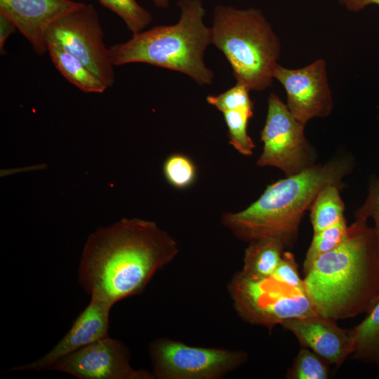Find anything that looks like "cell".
<instances>
[{
    "mask_svg": "<svg viewBox=\"0 0 379 379\" xmlns=\"http://www.w3.org/2000/svg\"><path fill=\"white\" fill-rule=\"evenodd\" d=\"M178 252L177 241L156 222L124 218L89 236L79 266V282L91 297L114 305L142 293Z\"/></svg>",
    "mask_w": 379,
    "mask_h": 379,
    "instance_id": "1",
    "label": "cell"
},
{
    "mask_svg": "<svg viewBox=\"0 0 379 379\" xmlns=\"http://www.w3.org/2000/svg\"><path fill=\"white\" fill-rule=\"evenodd\" d=\"M342 244L318 257L305 273L316 312L338 321L368 314L379 299V243L368 218L354 214Z\"/></svg>",
    "mask_w": 379,
    "mask_h": 379,
    "instance_id": "2",
    "label": "cell"
},
{
    "mask_svg": "<svg viewBox=\"0 0 379 379\" xmlns=\"http://www.w3.org/2000/svg\"><path fill=\"white\" fill-rule=\"evenodd\" d=\"M352 156L340 155L267 185L245 209L226 212L222 225L238 239L274 237L291 246L297 239L302 218L319 191L334 184L343 187V178L353 169Z\"/></svg>",
    "mask_w": 379,
    "mask_h": 379,
    "instance_id": "3",
    "label": "cell"
},
{
    "mask_svg": "<svg viewBox=\"0 0 379 379\" xmlns=\"http://www.w3.org/2000/svg\"><path fill=\"white\" fill-rule=\"evenodd\" d=\"M177 6L180 16L175 24L153 27L110 46L113 65L146 63L182 73L201 86L212 84L214 73L204 62L211 29L204 22L202 1L179 0Z\"/></svg>",
    "mask_w": 379,
    "mask_h": 379,
    "instance_id": "4",
    "label": "cell"
},
{
    "mask_svg": "<svg viewBox=\"0 0 379 379\" xmlns=\"http://www.w3.org/2000/svg\"><path fill=\"white\" fill-rule=\"evenodd\" d=\"M210 29L211 44L224 54L237 82L255 91L272 86L281 43L260 9L218 5Z\"/></svg>",
    "mask_w": 379,
    "mask_h": 379,
    "instance_id": "5",
    "label": "cell"
},
{
    "mask_svg": "<svg viewBox=\"0 0 379 379\" xmlns=\"http://www.w3.org/2000/svg\"><path fill=\"white\" fill-rule=\"evenodd\" d=\"M229 289L238 314L255 325L272 328L288 319L316 313L305 291L272 277L255 278L241 271Z\"/></svg>",
    "mask_w": 379,
    "mask_h": 379,
    "instance_id": "6",
    "label": "cell"
},
{
    "mask_svg": "<svg viewBox=\"0 0 379 379\" xmlns=\"http://www.w3.org/2000/svg\"><path fill=\"white\" fill-rule=\"evenodd\" d=\"M304 128L279 97L271 93L260 133L262 152L257 166L275 167L291 176L315 165L317 153L307 140Z\"/></svg>",
    "mask_w": 379,
    "mask_h": 379,
    "instance_id": "7",
    "label": "cell"
},
{
    "mask_svg": "<svg viewBox=\"0 0 379 379\" xmlns=\"http://www.w3.org/2000/svg\"><path fill=\"white\" fill-rule=\"evenodd\" d=\"M46 43H52L79 59L107 86L115 82L109 49L98 13L91 4H85L54 22L46 32Z\"/></svg>",
    "mask_w": 379,
    "mask_h": 379,
    "instance_id": "8",
    "label": "cell"
},
{
    "mask_svg": "<svg viewBox=\"0 0 379 379\" xmlns=\"http://www.w3.org/2000/svg\"><path fill=\"white\" fill-rule=\"evenodd\" d=\"M154 378L213 379L234 370L247 360V354L218 348L193 347L169 339L149 345Z\"/></svg>",
    "mask_w": 379,
    "mask_h": 379,
    "instance_id": "9",
    "label": "cell"
},
{
    "mask_svg": "<svg viewBox=\"0 0 379 379\" xmlns=\"http://www.w3.org/2000/svg\"><path fill=\"white\" fill-rule=\"evenodd\" d=\"M130 352L109 335L60 358L46 370L68 373L79 379H152L153 373L131 367Z\"/></svg>",
    "mask_w": 379,
    "mask_h": 379,
    "instance_id": "10",
    "label": "cell"
},
{
    "mask_svg": "<svg viewBox=\"0 0 379 379\" xmlns=\"http://www.w3.org/2000/svg\"><path fill=\"white\" fill-rule=\"evenodd\" d=\"M273 77L286 91L288 109L302 125L332 112L333 101L324 59H317L300 69H288L278 64Z\"/></svg>",
    "mask_w": 379,
    "mask_h": 379,
    "instance_id": "11",
    "label": "cell"
},
{
    "mask_svg": "<svg viewBox=\"0 0 379 379\" xmlns=\"http://www.w3.org/2000/svg\"><path fill=\"white\" fill-rule=\"evenodd\" d=\"M112 305L91 297L88 305L74 321L61 340L41 357L11 371L46 370L53 363L88 345L109 336V314Z\"/></svg>",
    "mask_w": 379,
    "mask_h": 379,
    "instance_id": "12",
    "label": "cell"
},
{
    "mask_svg": "<svg viewBox=\"0 0 379 379\" xmlns=\"http://www.w3.org/2000/svg\"><path fill=\"white\" fill-rule=\"evenodd\" d=\"M84 5L68 0H0V13L12 21L31 44L34 53L41 55L48 51V28Z\"/></svg>",
    "mask_w": 379,
    "mask_h": 379,
    "instance_id": "13",
    "label": "cell"
},
{
    "mask_svg": "<svg viewBox=\"0 0 379 379\" xmlns=\"http://www.w3.org/2000/svg\"><path fill=\"white\" fill-rule=\"evenodd\" d=\"M307 347L329 364L340 366L354 351V340L350 330L341 328L336 321L319 314L293 318L281 324Z\"/></svg>",
    "mask_w": 379,
    "mask_h": 379,
    "instance_id": "14",
    "label": "cell"
},
{
    "mask_svg": "<svg viewBox=\"0 0 379 379\" xmlns=\"http://www.w3.org/2000/svg\"><path fill=\"white\" fill-rule=\"evenodd\" d=\"M286 247L280 239L266 237L253 240L246 248L244 267L245 274L255 278L271 277Z\"/></svg>",
    "mask_w": 379,
    "mask_h": 379,
    "instance_id": "15",
    "label": "cell"
},
{
    "mask_svg": "<svg viewBox=\"0 0 379 379\" xmlns=\"http://www.w3.org/2000/svg\"><path fill=\"white\" fill-rule=\"evenodd\" d=\"M46 44L53 63L69 82L85 93L105 91L107 86L79 59L54 44Z\"/></svg>",
    "mask_w": 379,
    "mask_h": 379,
    "instance_id": "16",
    "label": "cell"
},
{
    "mask_svg": "<svg viewBox=\"0 0 379 379\" xmlns=\"http://www.w3.org/2000/svg\"><path fill=\"white\" fill-rule=\"evenodd\" d=\"M350 331L354 340L352 359L375 365L379 371V299L366 318Z\"/></svg>",
    "mask_w": 379,
    "mask_h": 379,
    "instance_id": "17",
    "label": "cell"
},
{
    "mask_svg": "<svg viewBox=\"0 0 379 379\" xmlns=\"http://www.w3.org/2000/svg\"><path fill=\"white\" fill-rule=\"evenodd\" d=\"M342 188L331 184L317 194L310 208L313 233L333 226L345 218V204L340 194Z\"/></svg>",
    "mask_w": 379,
    "mask_h": 379,
    "instance_id": "18",
    "label": "cell"
},
{
    "mask_svg": "<svg viewBox=\"0 0 379 379\" xmlns=\"http://www.w3.org/2000/svg\"><path fill=\"white\" fill-rule=\"evenodd\" d=\"M222 114L228 131L229 143L241 154L251 156L255 144L248 134L247 126L253 116V108L229 110Z\"/></svg>",
    "mask_w": 379,
    "mask_h": 379,
    "instance_id": "19",
    "label": "cell"
},
{
    "mask_svg": "<svg viewBox=\"0 0 379 379\" xmlns=\"http://www.w3.org/2000/svg\"><path fill=\"white\" fill-rule=\"evenodd\" d=\"M348 227L344 218L333 226L313 233L303 263L305 273L318 257L334 250L342 244L347 234Z\"/></svg>",
    "mask_w": 379,
    "mask_h": 379,
    "instance_id": "20",
    "label": "cell"
},
{
    "mask_svg": "<svg viewBox=\"0 0 379 379\" xmlns=\"http://www.w3.org/2000/svg\"><path fill=\"white\" fill-rule=\"evenodd\" d=\"M100 3L123 20L133 34L143 31L153 19L150 12L136 0H98Z\"/></svg>",
    "mask_w": 379,
    "mask_h": 379,
    "instance_id": "21",
    "label": "cell"
},
{
    "mask_svg": "<svg viewBox=\"0 0 379 379\" xmlns=\"http://www.w3.org/2000/svg\"><path fill=\"white\" fill-rule=\"evenodd\" d=\"M329 365L311 350L301 347L286 376L290 379H327L329 378Z\"/></svg>",
    "mask_w": 379,
    "mask_h": 379,
    "instance_id": "22",
    "label": "cell"
},
{
    "mask_svg": "<svg viewBox=\"0 0 379 379\" xmlns=\"http://www.w3.org/2000/svg\"><path fill=\"white\" fill-rule=\"evenodd\" d=\"M163 171L168 182L178 189L190 187L197 175L193 161L188 157L180 154L168 157L164 164Z\"/></svg>",
    "mask_w": 379,
    "mask_h": 379,
    "instance_id": "23",
    "label": "cell"
},
{
    "mask_svg": "<svg viewBox=\"0 0 379 379\" xmlns=\"http://www.w3.org/2000/svg\"><path fill=\"white\" fill-rule=\"evenodd\" d=\"M250 91L245 84L237 81L234 86L219 95H208L206 102L222 113L240 108H253Z\"/></svg>",
    "mask_w": 379,
    "mask_h": 379,
    "instance_id": "24",
    "label": "cell"
},
{
    "mask_svg": "<svg viewBox=\"0 0 379 379\" xmlns=\"http://www.w3.org/2000/svg\"><path fill=\"white\" fill-rule=\"evenodd\" d=\"M271 277L289 286L305 291L303 279L298 273V264L291 252L283 253L281 259Z\"/></svg>",
    "mask_w": 379,
    "mask_h": 379,
    "instance_id": "25",
    "label": "cell"
},
{
    "mask_svg": "<svg viewBox=\"0 0 379 379\" xmlns=\"http://www.w3.org/2000/svg\"><path fill=\"white\" fill-rule=\"evenodd\" d=\"M355 214L373 219L379 243V175L370 178L367 197Z\"/></svg>",
    "mask_w": 379,
    "mask_h": 379,
    "instance_id": "26",
    "label": "cell"
},
{
    "mask_svg": "<svg viewBox=\"0 0 379 379\" xmlns=\"http://www.w3.org/2000/svg\"><path fill=\"white\" fill-rule=\"evenodd\" d=\"M17 27L7 17L0 13V53L6 54L5 43Z\"/></svg>",
    "mask_w": 379,
    "mask_h": 379,
    "instance_id": "27",
    "label": "cell"
},
{
    "mask_svg": "<svg viewBox=\"0 0 379 379\" xmlns=\"http://www.w3.org/2000/svg\"><path fill=\"white\" fill-rule=\"evenodd\" d=\"M340 4L352 12H358L371 4L379 5V0H338Z\"/></svg>",
    "mask_w": 379,
    "mask_h": 379,
    "instance_id": "28",
    "label": "cell"
},
{
    "mask_svg": "<svg viewBox=\"0 0 379 379\" xmlns=\"http://www.w3.org/2000/svg\"><path fill=\"white\" fill-rule=\"evenodd\" d=\"M158 8H167L169 6L170 0H152Z\"/></svg>",
    "mask_w": 379,
    "mask_h": 379,
    "instance_id": "29",
    "label": "cell"
},
{
    "mask_svg": "<svg viewBox=\"0 0 379 379\" xmlns=\"http://www.w3.org/2000/svg\"><path fill=\"white\" fill-rule=\"evenodd\" d=\"M68 1H72V0H68Z\"/></svg>",
    "mask_w": 379,
    "mask_h": 379,
    "instance_id": "30",
    "label": "cell"
},
{
    "mask_svg": "<svg viewBox=\"0 0 379 379\" xmlns=\"http://www.w3.org/2000/svg\"><path fill=\"white\" fill-rule=\"evenodd\" d=\"M378 119H379V117H378Z\"/></svg>",
    "mask_w": 379,
    "mask_h": 379,
    "instance_id": "31",
    "label": "cell"
}]
</instances>
